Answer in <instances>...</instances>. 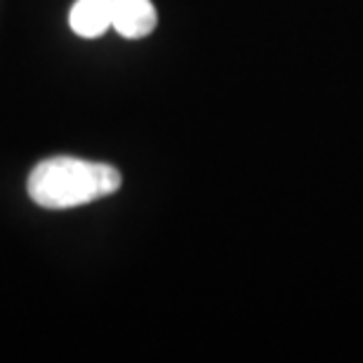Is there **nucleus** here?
I'll return each instance as SVG.
<instances>
[{
  "label": "nucleus",
  "instance_id": "obj_3",
  "mask_svg": "<svg viewBox=\"0 0 363 363\" xmlns=\"http://www.w3.org/2000/svg\"><path fill=\"white\" fill-rule=\"evenodd\" d=\"M69 24L81 38H99L113 26V0H78L71 7Z\"/></svg>",
  "mask_w": 363,
  "mask_h": 363
},
{
  "label": "nucleus",
  "instance_id": "obj_1",
  "mask_svg": "<svg viewBox=\"0 0 363 363\" xmlns=\"http://www.w3.org/2000/svg\"><path fill=\"white\" fill-rule=\"evenodd\" d=\"M121 189V172L106 163L74 156H55L31 170L26 191L33 203L48 210L78 208L106 199Z\"/></svg>",
  "mask_w": 363,
  "mask_h": 363
},
{
  "label": "nucleus",
  "instance_id": "obj_2",
  "mask_svg": "<svg viewBox=\"0 0 363 363\" xmlns=\"http://www.w3.org/2000/svg\"><path fill=\"white\" fill-rule=\"evenodd\" d=\"M156 24L158 17L151 0H113V28L123 38H144Z\"/></svg>",
  "mask_w": 363,
  "mask_h": 363
}]
</instances>
